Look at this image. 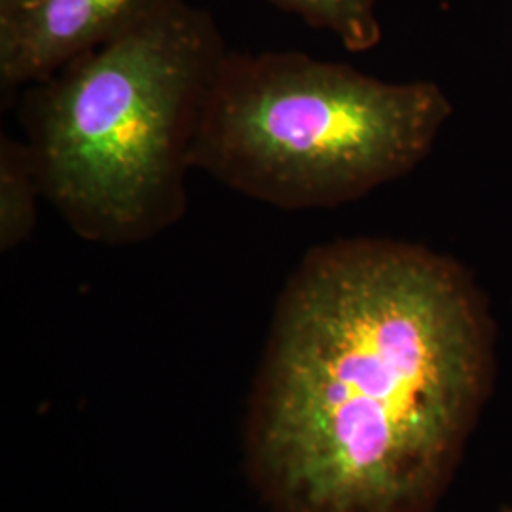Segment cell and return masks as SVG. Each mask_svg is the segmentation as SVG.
I'll return each mask as SVG.
<instances>
[{
  "label": "cell",
  "instance_id": "2",
  "mask_svg": "<svg viewBox=\"0 0 512 512\" xmlns=\"http://www.w3.org/2000/svg\"><path fill=\"white\" fill-rule=\"evenodd\" d=\"M226 54L207 10L164 0L27 88L21 122L42 198L78 238L135 245L183 219L203 101Z\"/></svg>",
  "mask_w": 512,
  "mask_h": 512
},
{
  "label": "cell",
  "instance_id": "3",
  "mask_svg": "<svg viewBox=\"0 0 512 512\" xmlns=\"http://www.w3.org/2000/svg\"><path fill=\"white\" fill-rule=\"evenodd\" d=\"M450 116L435 82H385L302 52L228 50L192 164L256 202L329 209L416 169Z\"/></svg>",
  "mask_w": 512,
  "mask_h": 512
},
{
  "label": "cell",
  "instance_id": "4",
  "mask_svg": "<svg viewBox=\"0 0 512 512\" xmlns=\"http://www.w3.org/2000/svg\"><path fill=\"white\" fill-rule=\"evenodd\" d=\"M164 0H0V88L12 95L128 31Z\"/></svg>",
  "mask_w": 512,
  "mask_h": 512
},
{
  "label": "cell",
  "instance_id": "7",
  "mask_svg": "<svg viewBox=\"0 0 512 512\" xmlns=\"http://www.w3.org/2000/svg\"><path fill=\"white\" fill-rule=\"evenodd\" d=\"M505 512H512V509H509V511H505Z\"/></svg>",
  "mask_w": 512,
  "mask_h": 512
},
{
  "label": "cell",
  "instance_id": "5",
  "mask_svg": "<svg viewBox=\"0 0 512 512\" xmlns=\"http://www.w3.org/2000/svg\"><path fill=\"white\" fill-rule=\"evenodd\" d=\"M42 198L37 165L27 141L0 137V249L14 251L31 239Z\"/></svg>",
  "mask_w": 512,
  "mask_h": 512
},
{
  "label": "cell",
  "instance_id": "6",
  "mask_svg": "<svg viewBox=\"0 0 512 512\" xmlns=\"http://www.w3.org/2000/svg\"><path fill=\"white\" fill-rule=\"evenodd\" d=\"M306 25L327 31L351 52H368L382 40L376 0H270Z\"/></svg>",
  "mask_w": 512,
  "mask_h": 512
},
{
  "label": "cell",
  "instance_id": "1",
  "mask_svg": "<svg viewBox=\"0 0 512 512\" xmlns=\"http://www.w3.org/2000/svg\"><path fill=\"white\" fill-rule=\"evenodd\" d=\"M492 325L463 268L420 245L311 249L275 308L247 423L274 512H429L492 380Z\"/></svg>",
  "mask_w": 512,
  "mask_h": 512
}]
</instances>
